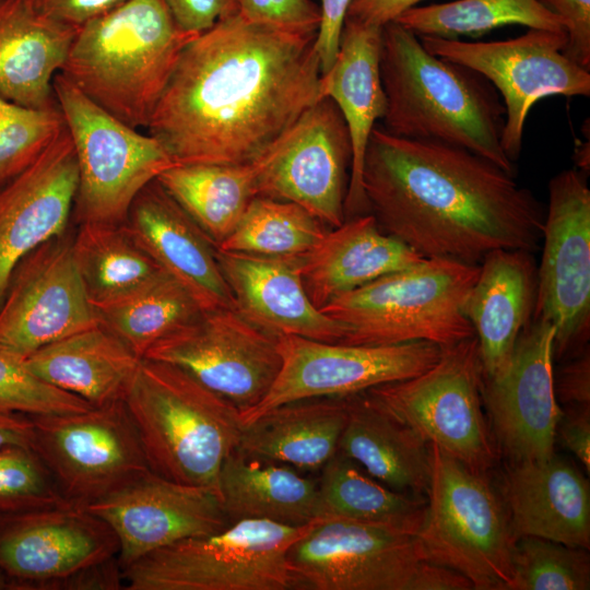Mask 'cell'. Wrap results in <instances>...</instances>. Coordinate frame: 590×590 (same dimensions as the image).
Segmentation results:
<instances>
[{"mask_svg":"<svg viewBox=\"0 0 590 590\" xmlns=\"http://www.w3.org/2000/svg\"><path fill=\"white\" fill-rule=\"evenodd\" d=\"M316 38L221 17L184 49L149 134L176 165L253 162L321 98Z\"/></svg>","mask_w":590,"mask_h":590,"instance_id":"6da1fadb","label":"cell"},{"mask_svg":"<svg viewBox=\"0 0 590 590\" xmlns=\"http://www.w3.org/2000/svg\"><path fill=\"white\" fill-rule=\"evenodd\" d=\"M382 27L345 19L331 68L320 75V97L332 99L342 113L352 141V166L345 198V220L369 213L362 185L365 150L370 133L386 113L380 78Z\"/></svg>","mask_w":590,"mask_h":590,"instance_id":"484cf974","label":"cell"},{"mask_svg":"<svg viewBox=\"0 0 590 590\" xmlns=\"http://www.w3.org/2000/svg\"><path fill=\"white\" fill-rule=\"evenodd\" d=\"M423 0H351L345 19L384 27Z\"/></svg>","mask_w":590,"mask_h":590,"instance_id":"816d5d0a","label":"cell"},{"mask_svg":"<svg viewBox=\"0 0 590 590\" xmlns=\"http://www.w3.org/2000/svg\"><path fill=\"white\" fill-rule=\"evenodd\" d=\"M424 259L366 213L328 231L302 256V279L311 303L320 309L343 293Z\"/></svg>","mask_w":590,"mask_h":590,"instance_id":"83f0119b","label":"cell"},{"mask_svg":"<svg viewBox=\"0 0 590 590\" xmlns=\"http://www.w3.org/2000/svg\"><path fill=\"white\" fill-rule=\"evenodd\" d=\"M257 165L180 164L156 180L217 248L258 197Z\"/></svg>","mask_w":590,"mask_h":590,"instance_id":"836d02e7","label":"cell"},{"mask_svg":"<svg viewBox=\"0 0 590 590\" xmlns=\"http://www.w3.org/2000/svg\"><path fill=\"white\" fill-rule=\"evenodd\" d=\"M554 391L565 406L590 404V355L586 346L575 354L556 375Z\"/></svg>","mask_w":590,"mask_h":590,"instance_id":"7dc6e473","label":"cell"},{"mask_svg":"<svg viewBox=\"0 0 590 590\" xmlns=\"http://www.w3.org/2000/svg\"><path fill=\"white\" fill-rule=\"evenodd\" d=\"M72 253L93 307L120 300L165 272L126 223L78 224Z\"/></svg>","mask_w":590,"mask_h":590,"instance_id":"e575fe53","label":"cell"},{"mask_svg":"<svg viewBox=\"0 0 590 590\" xmlns=\"http://www.w3.org/2000/svg\"><path fill=\"white\" fill-rule=\"evenodd\" d=\"M483 367L476 337L441 347L425 371L366 390L394 418L442 452L487 472L499 449L483 411Z\"/></svg>","mask_w":590,"mask_h":590,"instance_id":"8fae6325","label":"cell"},{"mask_svg":"<svg viewBox=\"0 0 590 590\" xmlns=\"http://www.w3.org/2000/svg\"><path fill=\"white\" fill-rule=\"evenodd\" d=\"M140 359L97 324L40 347L23 363L40 380L96 408L122 399Z\"/></svg>","mask_w":590,"mask_h":590,"instance_id":"1f68e13d","label":"cell"},{"mask_svg":"<svg viewBox=\"0 0 590 590\" xmlns=\"http://www.w3.org/2000/svg\"><path fill=\"white\" fill-rule=\"evenodd\" d=\"M423 496L394 491L337 452L320 470L318 518L390 524L413 534L424 519Z\"/></svg>","mask_w":590,"mask_h":590,"instance_id":"d590c367","label":"cell"},{"mask_svg":"<svg viewBox=\"0 0 590 590\" xmlns=\"http://www.w3.org/2000/svg\"><path fill=\"white\" fill-rule=\"evenodd\" d=\"M480 264L428 258L343 293L320 308L341 323L346 345L427 341L448 346L474 337L467 316Z\"/></svg>","mask_w":590,"mask_h":590,"instance_id":"8992f818","label":"cell"},{"mask_svg":"<svg viewBox=\"0 0 590 590\" xmlns=\"http://www.w3.org/2000/svg\"><path fill=\"white\" fill-rule=\"evenodd\" d=\"M126 1L128 0H31L44 14L76 27Z\"/></svg>","mask_w":590,"mask_h":590,"instance_id":"f907efd6","label":"cell"},{"mask_svg":"<svg viewBox=\"0 0 590 590\" xmlns=\"http://www.w3.org/2000/svg\"><path fill=\"white\" fill-rule=\"evenodd\" d=\"M542 241L532 318L554 326L553 358L563 359L585 349L590 332V190L582 172L550 180Z\"/></svg>","mask_w":590,"mask_h":590,"instance_id":"5bb4252c","label":"cell"},{"mask_svg":"<svg viewBox=\"0 0 590 590\" xmlns=\"http://www.w3.org/2000/svg\"><path fill=\"white\" fill-rule=\"evenodd\" d=\"M555 437H559L562 444L579 459L589 473L590 404L565 406L556 426Z\"/></svg>","mask_w":590,"mask_h":590,"instance_id":"681fc988","label":"cell"},{"mask_svg":"<svg viewBox=\"0 0 590 590\" xmlns=\"http://www.w3.org/2000/svg\"><path fill=\"white\" fill-rule=\"evenodd\" d=\"M500 493L517 538L590 548L589 482L566 459L511 462Z\"/></svg>","mask_w":590,"mask_h":590,"instance_id":"d4e9b609","label":"cell"},{"mask_svg":"<svg viewBox=\"0 0 590 590\" xmlns=\"http://www.w3.org/2000/svg\"><path fill=\"white\" fill-rule=\"evenodd\" d=\"M346 420V397L292 401L245 423L236 448L298 471H320L338 452Z\"/></svg>","mask_w":590,"mask_h":590,"instance_id":"4dcf8cb0","label":"cell"},{"mask_svg":"<svg viewBox=\"0 0 590 590\" xmlns=\"http://www.w3.org/2000/svg\"><path fill=\"white\" fill-rule=\"evenodd\" d=\"M32 444V422L28 414L0 409V450Z\"/></svg>","mask_w":590,"mask_h":590,"instance_id":"db71d44e","label":"cell"},{"mask_svg":"<svg viewBox=\"0 0 590 590\" xmlns=\"http://www.w3.org/2000/svg\"><path fill=\"white\" fill-rule=\"evenodd\" d=\"M52 87L78 164L71 219L76 224L125 223L141 189L176 164L154 137L105 111L61 73Z\"/></svg>","mask_w":590,"mask_h":590,"instance_id":"30bf717a","label":"cell"},{"mask_svg":"<svg viewBox=\"0 0 590 590\" xmlns=\"http://www.w3.org/2000/svg\"><path fill=\"white\" fill-rule=\"evenodd\" d=\"M554 326L532 318L507 364L482 380V401L499 449L511 462L554 455L562 413L554 391Z\"/></svg>","mask_w":590,"mask_h":590,"instance_id":"ffe728a7","label":"cell"},{"mask_svg":"<svg viewBox=\"0 0 590 590\" xmlns=\"http://www.w3.org/2000/svg\"><path fill=\"white\" fill-rule=\"evenodd\" d=\"M28 416L31 447L72 505L86 507L150 470L122 399L82 412Z\"/></svg>","mask_w":590,"mask_h":590,"instance_id":"7c38bea8","label":"cell"},{"mask_svg":"<svg viewBox=\"0 0 590 590\" xmlns=\"http://www.w3.org/2000/svg\"><path fill=\"white\" fill-rule=\"evenodd\" d=\"M74 231L46 240L14 268L0 305V353L24 361L40 347L97 326L72 253Z\"/></svg>","mask_w":590,"mask_h":590,"instance_id":"d6986e66","label":"cell"},{"mask_svg":"<svg viewBox=\"0 0 590 590\" xmlns=\"http://www.w3.org/2000/svg\"><path fill=\"white\" fill-rule=\"evenodd\" d=\"M282 364L264 398L240 413L243 423L296 400L341 398L414 377L432 367L441 346L427 341L346 345L298 335L278 337Z\"/></svg>","mask_w":590,"mask_h":590,"instance_id":"2e32d148","label":"cell"},{"mask_svg":"<svg viewBox=\"0 0 590 590\" xmlns=\"http://www.w3.org/2000/svg\"><path fill=\"white\" fill-rule=\"evenodd\" d=\"M351 0H320V24L317 32L316 48L320 60L321 74L333 64L340 35Z\"/></svg>","mask_w":590,"mask_h":590,"instance_id":"c3c4849f","label":"cell"},{"mask_svg":"<svg viewBox=\"0 0 590 590\" xmlns=\"http://www.w3.org/2000/svg\"><path fill=\"white\" fill-rule=\"evenodd\" d=\"M78 182L64 126L31 166L0 188V305L17 263L69 227Z\"/></svg>","mask_w":590,"mask_h":590,"instance_id":"7402d4cb","label":"cell"},{"mask_svg":"<svg viewBox=\"0 0 590 590\" xmlns=\"http://www.w3.org/2000/svg\"><path fill=\"white\" fill-rule=\"evenodd\" d=\"M198 35L176 23L164 0H128L78 27L59 73L115 118L148 128Z\"/></svg>","mask_w":590,"mask_h":590,"instance_id":"277c9868","label":"cell"},{"mask_svg":"<svg viewBox=\"0 0 590 590\" xmlns=\"http://www.w3.org/2000/svg\"><path fill=\"white\" fill-rule=\"evenodd\" d=\"M287 559L304 590H413L424 562L415 534L351 519H320Z\"/></svg>","mask_w":590,"mask_h":590,"instance_id":"e0dca14e","label":"cell"},{"mask_svg":"<svg viewBox=\"0 0 590 590\" xmlns=\"http://www.w3.org/2000/svg\"><path fill=\"white\" fill-rule=\"evenodd\" d=\"M216 260L235 309L255 327L275 337L298 335L330 343L343 339V326L308 297L302 256H260L216 248Z\"/></svg>","mask_w":590,"mask_h":590,"instance_id":"603a6c76","label":"cell"},{"mask_svg":"<svg viewBox=\"0 0 590 590\" xmlns=\"http://www.w3.org/2000/svg\"><path fill=\"white\" fill-rule=\"evenodd\" d=\"M394 22L417 36L445 38L481 35L510 24L566 32L563 20L540 0H456L414 7Z\"/></svg>","mask_w":590,"mask_h":590,"instance_id":"74e56055","label":"cell"},{"mask_svg":"<svg viewBox=\"0 0 590 590\" xmlns=\"http://www.w3.org/2000/svg\"><path fill=\"white\" fill-rule=\"evenodd\" d=\"M125 223L202 311L235 308L215 245L156 179L135 196Z\"/></svg>","mask_w":590,"mask_h":590,"instance_id":"cb8c5ba5","label":"cell"},{"mask_svg":"<svg viewBox=\"0 0 590 590\" xmlns=\"http://www.w3.org/2000/svg\"><path fill=\"white\" fill-rule=\"evenodd\" d=\"M565 25L567 43L563 54L590 70V0H540Z\"/></svg>","mask_w":590,"mask_h":590,"instance_id":"f6af8a7d","label":"cell"},{"mask_svg":"<svg viewBox=\"0 0 590 590\" xmlns=\"http://www.w3.org/2000/svg\"><path fill=\"white\" fill-rule=\"evenodd\" d=\"M536 292L532 252L497 249L480 263L465 312L479 343L484 377L496 375L509 361L519 334L533 317Z\"/></svg>","mask_w":590,"mask_h":590,"instance_id":"4316f807","label":"cell"},{"mask_svg":"<svg viewBox=\"0 0 590 590\" xmlns=\"http://www.w3.org/2000/svg\"><path fill=\"white\" fill-rule=\"evenodd\" d=\"M352 157L342 113L332 99L321 97L253 161L258 196L294 202L338 227L345 221Z\"/></svg>","mask_w":590,"mask_h":590,"instance_id":"9a60e30c","label":"cell"},{"mask_svg":"<svg viewBox=\"0 0 590 590\" xmlns=\"http://www.w3.org/2000/svg\"><path fill=\"white\" fill-rule=\"evenodd\" d=\"M122 400L152 472L217 491L244 427L232 402L182 368L150 358L140 359Z\"/></svg>","mask_w":590,"mask_h":590,"instance_id":"5b68a950","label":"cell"},{"mask_svg":"<svg viewBox=\"0 0 590 590\" xmlns=\"http://www.w3.org/2000/svg\"><path fill=\"white\" fill-rule=\"evenodd\" d=\"M91 408L78 396L37 378L22 361L0 353V409L24 414H58Z\"/></svg>","mask_w":590,"mask_h":590,"instance_id":"7bdbcfd3","label":"cell"},{"mask_svg":"<svg viewBox=\"0 0 590 590\" xmlns=\"http://www.w3.org/2000/svg\"><path fill=\"white\" fill-rule=\"evenodd\" d=\"M143 358L182 368L240 413L264 398L282 364L278 337L255 327L235 308L202 311L157 341Z\"/></svg>","mask_w":590,"mask_h":590,"instance_id":"ac0fdd59","label":"cell"},{"mask_svg":"<svg viewBox=\"0 0 590 590\" xmlns=\"http://www.w3.org/2000/svg\"><path fill=\"white\" fill-rule=\"evenodd\" d=\"M63 127L58 104L37 109L0 95V188L31 166Z\"/></svg>","mask_w":590,"mask_h":590,"instance_id":"60d3db41","label":"cell"},{"mask_svg":"<svg viewBox=\"0 0 590 590\" xmlns=\"http://www.w3.org/2000/svg\"><path fill=\"white\" fill-rule=\"evenodd\" d=\"M93 309L97 324L140 358L157 341L202 314L188 291L167 272L135 293Z\"/></svg>","mask_w":590,"mask_h":590,"instance_id":"8d00e7d4","label":"cell"},{"mask_svg":"<svg viewBox=\"0 0 590 590\" xmlns=\"http://www.w3.org/2000/svg\"><path fill=\"white\" fill-rule=\"evenodd\" d=\"M219 495L231 522L263 519L303 526L318 518V481L297 469L234 449L219 474Z\"/></svg>","mask_w":590,"mask_h":590,"instance_id":"d6a6232c","label":"cell"},{"mask_svg":"<svg viewBox=\"0 0 590 590\" xmlns=\"http://www.w3.org/2000/svg\"><path fill=\"white\" fill-rule=\"evenodd\" d=\"M239 0H164L176 23L186 32L200 34L221 17L239 9Z\"/></svg>","mask_w":590,"mask_h":590,"instance_id":"bcb514c9","label":"cell"},{"mask_svg":"<svg viewBox=\"0 0 590 590\" xmlns=\"http://www.w3.org/2000/svg\"><path fill=\"white\" fill-rule=\"evenodd\" d=\"M587 551L536 536L517 538L509 590H588Z\"/></svg>","mask_w":590,"mask_h":590,"instance_id":"ab89813d","label":"cell"},{"mask_svg":"<svg viewBox=\"0 0 590 590\" xmlns=\"http://www.w3.org/2000/svg\"><path fill=\"white\" fill-rule=\"evenodd\" d=\"M327 232V225L303 206L258 196L217 249L260 256L300 257L309 252Z\"/></svg>","mask_w":590,"mask_h":590,"instance_id":"f35d334b","label":"cell"},{"mask_svg":"<svg viewBox=\"0 0 590 590\" xmlns=\"http://www.w3.org/2000/svg\"><path fill=\"white\" fill-rule=\"evenodd\" d=\"M470 580L449 567L424 560L418 568L413 590H471Z\"/></svg>","mask_w":590,"mask_h":590,"instance_id":"f5cc1de1","label":"cell"},{"mask_svg":"<svg viewBox=\"0 0 590 590\" xmlns=\"http://www.w3.org/2000/svg\"><path fill=\"white\" fill-rule=\"evenodd\" d=\"M76 31L31 0H0V95L31 108L56 106L52 81Z\"/></svg>","mask_w":590,"mask_h":590,"instance_id":"f1b7e54d","label":"cell"},{"mask_svg":"<svg viewBox=\"0 0 590 590\" xmlns=\"http://www.w3.org/2000/svg\"><path fill=\"white\" fill-rule=\"evenodd\" d=\"M86 508L115 532L122 570L151 552L231 523L217 491L174 482L151 470Z\"/></svg>","mask_w":590,"mask_h":590,"instance_id":"44dd1931","label":"cell"},{"mask_svg":"<svg viewBox=\"0 0 590 590\" xmlns=\"http://www.w3.org/2000/svg\"><path fill=\"white\" fill-rule=\"evenodd\" d=\"M66 504L32 447L0 450V515Z\"/></svg>","mask_w":590,"mask_h":590,"instance_id":"b9f144b4","label":"cell"},{"mask_svg":"<svg viewBox=\"0 0 590 590\" xmlns=\"http://www.w3.org/2000/svg\"><path fill=\"white\" fill-rule=\"evenodd\" d=\"M418 37L427 51L476 71L499 93L506 110L500 143L512 163L520 155L524 123L538 101L590 95V72L563 54L566 32L529 28L521 36L494 42Z\"/></svg>","mask_w":590,"mask_h":590,"instance_id":"4fadbf2b","label":"cell"},{"mask_svg":"<svg viewBox=\"0 0 590 590\" xmlns=\"http://www.w3.org/2000/svg\"><path fill=\"white\" fill-rule=\"evenodd\" d=\"M379 68L387 132L465 149L515 175L500 143L505 106L482 74L430 54L397 22L382 27Z\"/></svg>","mask_w":590,"mask_h":590,"instance_id":"3957f363","label":"cell"},{"mask_svg":"<svg viewBox=\"0 0 590 590\" xmlns=\"http://www.w3.org/2000/svg\"><path fill=\"white\" fill-rule=\"evenodd\" d=\"M432 476L415 539L424 560L467 577L474 590H509L517 536L485 472L430 444Z\"/></svg>","mask_w":590,"mask_h":590,"instance_id":"52a82bcc","label":"cell"},{"mask_svg":"<svg viewBox=\"0 0 590 590\" xmlns=\"http://www.w3.org/2000/svg\"><path fill=\"white\" fill-rule=\"evenodd\" d=\"M319 520L290 526L240 519L221 531L177 541L126 567L125 589H296L287 553Z\"/></svg>","mask_w":590,"mask_h":590,"instance_id":"ba28073f","label":"cell"},{"mask_svg":"<svg viewBox=\"0 0 590 590\" xmlns=\"http://www.w3.org/2000/svg\"><path fill=\"white\" fill-rule=\"evenodd\" d=\"M346 399L347 420L338 451L394 491L427 495L433 465L430 444L365 391Z\"/></svg>","mask_w":590,"mask_h":590,"instance_id":"f546056e","label":"cell"},{"mask_svg":"<svg viewBox=\"0 0 590 590\" xmlns=\"http://www.w3.org/2000/svg\"><path fill=\"white\" fill-rule=\"evenodd\" d=\"M239 13L248 21L318 32L320 8L312 0H239Z\"/></svg>","mask_w":590,"mask_h":590,"instance_id":"ee69618b","label":"cell"},{"mask_svg":"<svg viewBox=\"0 0 590 590\" xmlns=\"http://www.w3.org/2000/svg\"><path fill=\"white\" fill-rule=\"evenodd\" d=\"M575 161L583 174L589 172V142L581 143L576 148Z\"/></svg>","mask_w":590,"mask_h":590,"instance_id":"11a10c76","label":"cell"},{"mask_svg":"<svg viewBox=\"0 0 590 590\" xmlns=\"http://www.w3.org/2000/svg\"><path fill=\"white\" fill-rule=\"evenodd\" d=\"M362 185L379 227L426 259L480 264L494 250L533 253L542 241L545 210L533 193L465 149L376 123Z\"/></svg>","mask_w":590,"mask_h":590,"instance_id":"7a4b0ae2","label":"cell"},{"mask_svg":"<svg viewBox=\"0 0 590 590\" xmlns=\"http://www.w3.org/2000/svg\"><path fill=\"white\" fill-rule=\"evenodd\" d=\"M119 542L86 507L0 515V589L120 590Z\"/></svg>","mask_w":590,"mask_h":590,"instance_id":"9c48e42d","label":"cell"}]
</instances>
